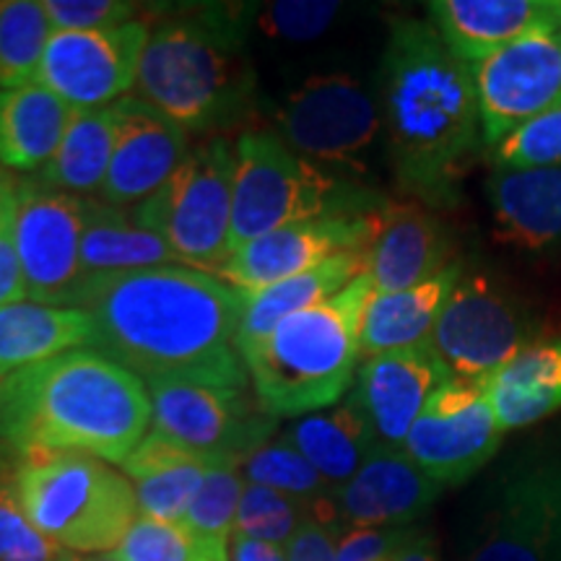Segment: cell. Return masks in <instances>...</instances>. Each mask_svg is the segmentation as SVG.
Listing matches in <instances>:
<instances>
[{"label": "cell", "instance_id": "7bdbcfd3", "mask_svg": "<svg viewBox=\"0 0 561 561\" xmlns=\"http://www.w3.org/2000/svg\"><path fill=\"white\" fill-rule=\"evenodd\" d=\"M24 299L26 284L16 248V187H13L0 201V310Z\"/></svg>", "mask_w": 561, "mask_h": 561}, {"label": "cell", "instance_id": "5bb4252c", "mask_svg": "<svg viewBox=\"0 0 561 561\" xmlns=\"http://www.w3.org/2000/svg\"><path fill=\"white\" fill-rule=\"evenodd\" d=\"M479 100L483 149L533 117L561 107V24L541 26L528 37L471 66Z\"/></svg>", "mask_w": 561, "mask_h": 561}, {"label": "cell", "instance_id": "e575fe53", "mask_svg": "<svg viewBox=\"0 0 561 561\" xmlns=\"http://www.w3.org/2000/svg\"><path fill=\"white\" fill-rule=\"evenodd\" d=\"M310 520H314L310 504L294 500L289 494H280L276 489L248 483L240 512H237L234 533L286 549L291 538Z\"/></svg>", "mask_w": 561, "mask_h": 561}, {"label": "cell", "instance_id": "d6a6232c", "mask_svg": "<svg viewBox=\"0 0 561 561\" xmlns=\"http://www.w3.org/2000/svg\"><path fill=\"white\" fill-rule=\"evenodd\" d=\"M50 37L42 0H0V89L37 81Z\"/></svg>", "mask_w": 561, "mask_h": 561}, {"label": "cell", "instance_id": "30bf717a", "mask_svg": "<svg viewBox=\"0 0 561 561\" xmlns=\"http://www.w3.org/2000/svg\"><path fill=\"white\" fill-rule=\"evenodd\" d=\"M146 388L151 396L153 430L210 466H242L244 458L276 434V416L257 403L250 382L170 375L146 380Z\"/></svg>", "mask_w": 561, "mask_h": 561}, {"label": "cell", "instance_id": "3957f363", "mask_svg": "<svg viewBox=\"0 0 561 561\" xmlns=\"http://www.w3.org/2000/svg\"><path fill=\"white\" fill-rule=\"evenodd\" d=\"M146 382L94 348L68 351L0 380V447L125 462L151 424Z\"/></svg>", "mask_w": 561, "mask_h": 561}, {"label": "cell", "instance_id": "4dcf8cb0", "mask_svg": "<svg viewBox=\"0 0 561 561\" xmlns=\"http://www.w3.org/2000/svg\"><path fill=\"white\" fill-rule=\"evenodd\" d=\"M115 149V107L73 110L60 149L39 172V182L70 195L102 193Z\"/></svg>", "mask_w": 561, "mask_h": 561}, {"label": "cell", "instance_id": "f907efd6", "mask_svg": "<svg viewBox=\"0 0 561 561\" xmlns=\"http://www.w3.org/2000/svg\"><path fill=\"white\" fill-rule=\"evenodd\" d=\"M557 16H559V21H561V0H557Z\"/></svg>", "mask_w": 561, "mask_h": 561}, {"label": "cell", "instance_id": "7c38bea8", "mask_svg": "<svg viewBox=\"0 0 561 561\" xmlns=\"http://www.w3.org/2000/svg\"><path fill=\"white\" fill-rule=\"evenodd\" d=\"M276 133L299 157L362 170L382 133L380 104L343 73L312 76L273 112Z\"/></svg>", "mask_w": 561, "mask_h": 561}, {"label": "cell", "instance_id": "7a4b0ae2", "mask_svg": "<svg viewBox=\"0 0 561 561\" xmlns=\"http://www.w3.org/2000/svg\"><path fill=\"white\" fill-rule=\"evenodd\" d=\"M377 104L398 187L426 208H455L483 149L471 66L432 24L392 21Z\"/></svg>", "mask_w": 561, "mask_h": 561}, {"label": "cell", "instance_id": "8992f818", "mask_svg": "<svg viewBox=\"0 0 561 561\" xmlns=\"http://www.w3.org/2000/svg\"><path fill=\"white\" fill-rule=\"evenodd\" d=\"M13 491L34 528L70 553H107L138 520L130 481L83 453L13 460Z\"/></svg>", "mask_w": 561, "mask_h": 561}, {"label": "cell", "instance_id": "f546056e", "mask_svg": "<svg viewBox=\"0 0 561 561\" xmlns=\"http://www.w3.org/2000/svg\"><path fill=\"white\" fill-rule=\"evenodd\" d=\"M161 265H182V261L159 234L140 229L123 208L89 201L81 237V280Z\"/></svg>", "mask_w": 561, "mask_h": 561}, {"label": "cell", "instance_id": "d590c367", "mask_svg": "<svg viewBox=\"0 0 561 561\" xmlns=\"http://www.w3.org/2000/svg\"><path fill=\"white\" fill-rule=\"evenodd\" d=\"M244 486H248V481H244L240 466H234V462L208 466L182 525H187L195 533H203V536L227 538L229 541L237 528V512H240Z\"/></svg>", "mask_w": 561, "mask_h": 561}, {"label": "cell", "instance_id": "9a60e30c", "mask_svg": "<svg viewBox=\"0 0 561 561\" xmlns=\"http://www.w3.org/2000/svg\"><path fill=\"white\" fill-rule=\"evenodd\" d=\"M504 432L481 380L453 377L413 421L403 450L442 486L468 481L494 458Z\"/></svg>", "mask_w": 561, "mask_h": 561}, {"label": "cell", "instance_id": "277c9868", "mask_svg": "<svg viewBox=\"0 0 561 561\" xmlns=\"http://www.w3.org/2000/svg\"><path fill=\"white\" fill-rule=\"evenodd\" d=\"M240 11L198 9L153 26L136 91L187 133L242 121L255 91Z\"/></svg>", "mask_w": 561, "mask_h": 561}, {"label": "cell", "instance_id": "f35d334b", "mask_svg": "<svg viewBox=\"0 0 561 561\" xmlns=\"http://www.w3.org/2000/svg\"><path fill=\"white\" fill-rule=\"evenodd\" d=\"M62 549L34 528L13 491V466L0 471V561H68Z\"/></svg>", "mask_w": 561, "mask_h": 561}, {"label": "cell", "instance_id": "681fc988", "mask_svg": "<svg viewBox=\"0 0 561 561\" xmlns=\"http://www.w3.org/2000/svg\"><path fill=\"white\" fill-rule=\"evenodd\" d=\"M13 187H16V180L11 178L9 170H3V167H0V201H3L5 195L13 191Z\"/></svg>", "mask_w": 561, "mask_h": 561}, {"label": "cell", "instance_id": "484cf974", "mask_svg": "<svg viewBox=\"0 0 561 561\" xmlns=\"http://www.w3.org/2000/svg\"><path fill=\"white\" fill-rule=\"evenodd\" d=\"M462 273L466 263L455 261L434 278L411 289L371 294L362 320V359L430 341L442 307L447 305Z\"/></svg>", "mask_w": 561, "mask_h": 561}, {"label": "cell", "instance_id": "83f0119b", "mask_svg": "<svg viewBox=\"0 0 561 561\" xmlns=\"http://www.w3.org/2000/svg\"><path fill=\"white\" fill-rule=\"evenodd\" d=\"M481 382L502 432L551 416L561 409V335L530 343Z\"/></svg>", "mask_w": 561, "mask_h": 561}, {"label": "cell", "instance_id": "5b68a950", "mask_svg": "<svg viewBox=\"0 0 561 561\" xmlns=\"http://www.w3.org/2000/svg\"><path fill=\"white\" fill-rule=\"evenodd\" d=\"M375 286L367 273L301 310L242 351L257 403L271 416H307L341 403L362 364V320Z\"/></svg>", "mask_w": 561, "mask_h": 561}, {"label": "cell", "instance_id": "44dd1931", "mask_svg": "<svg viewBox=\"0 0 561 561\" xmlns=\"http://www.w3.org/2000/svg\"><path fill=\"white\" fill-rule=\"evenodd\" d=\"M453 263L450 234L430 208L416 201L382 208L380 231L367 255V276L375 294L411 289Z\"/></svg>", "mask_w": 561, "mask_h": 561}, {"label": "cell", "instance_id": "6da1fadb", "mask_svg": "<svg viewBox=\"0 0 561 561\" xmlns=\"http://www.w3.org/2000/svg\"><path fill=\"white\" fill-rule=\"evenodd\" d=\"M94 320V351L140 380L170 375L250 382L234 346L244 291L187 265L83 278L73 305Z\"/></svg>", "mask_w": 561, "mask_h": 561}, {"label": "cell", "instance_id": "ac0fdd59", "mask_svg": "<svg viewBox=\"0 0 561 561\" xmlns=\"http://www.w3.org/2000/svg\"><path fill=\"white\" fill-rule=\"evenodd\" d=\"M115 149L102 201L110 206H138L178 172L191 153L187 130L138 96L115 104Z\"/></svg>", "mask_w": 561, "mask_h": 561}, {"label": "cell", "instance_id": "1f68e13d", "mask_svg": "<svg viewBox=\"0 0 561 561\" xmlns=\"http://www.w3.org/2000/svg\"><path fill=\"white\" fill-rule=\"evenodd\" d=\"M240 471L248 483L276 489L280 494H289L294 500L310 504L314 520L341 528L339 510H335V489L314 471L312 462L284 434L265 442L250 458H244Z\"/></svg>", "mask_w": 561, "mask_h": 561}, {"label": "cell", "instance_id": "d4e9b609", "mask_svg": "<svg viewBox=\"0 0 561 561\" xmlns=\"http://www.w3.org/2000/svg\"><path fill=\"white\" fill-rule=\"evenodd\" d=\"M94 341L96 328L87 310L16 301L0 310V377L68 351L94 348Z\"/></svg>", "mask_w": 561, "mask_h": 561}, {"label": "cell", "instance_id": "7dc6e473", "mask_svg": "<svg viewBox=\"0 0 561 561\" xmlns=\"http://www.w3.org/2000/svg\"><path fill=\"white\" fill-rule=\"evenodd\" d=\"M385 561H439L437 541L426 530L416 528L409 536V541Z\"/></svg>", "mask_w": 561, "mask_h": 561}, {"label": "cell", "instance_id": "52a82bcc", "mask_svg": "<svg viewBox=\"0 0 561 561\" xmlns=\"http://www.w3.org/2000/svg\"><path fill=\"white\" fill-rule=\"evenodd\" d=\"M364 210L369 206L362 193L291 151L273 128H252L237 138L231 252L289 224Z\"/></svg>", "mask_w": 561, "mask_h": 561}, {"label": "cell", "instance_id": "e0dca14e", "mask_svg": "<svg viewBox=\"0 0 561 561\" xmlns=\"http://www.w3.org/2000/svg\"><path fill=\"white\" fill-rule=\"evenodd\" d=\"M380 216L382 210H364L280 227L231 252L219 278L242 291H257L299 276L341 252H369L380 231Z\"/></svg>", "mask_w": 561, "mask_h": 561}, {"label": "cell", "instance_id": "4316f807", "mask_svg": "<svg viewBox=\"0 0 561 561\" xmlns=\"http://www.w3.org/2000/svg\"><path fill=\"white\" fill-rule=\"evenodd\" d=\"M367 255L369 252L362 250L341 252L299 276L278 280V284L257 291H244V312L234 339L237 351L242 354L257 341H263L278 322L301 310H310L346 289L356 276L367 273Z\"/></svg>", "mask_w": 561, "mask_h": 561}, {"label": "cell", "instance_id": "cb8c5ba5", "mask_svg": "<svg viewBox=\"0 0 561 561\" xmlns=\"http://www.w3.org/2000/svg\"><path fill=\"white\" fill-rule=\"evenodd\" d=\"M284 437L339 491L380 447L375 426L354 392L341 403L294 421Z\"/></svg>", "mask_w": 561, "mask_h": 561}, {"label": "cell", "instance_id": "f1b7e54d", "mask_svg": "<svg viewBox=\"0 0 561 561\" xmlns=\"http://www.w3.org/2000/svg\"><path fill=\"white\" fill-rule=\"evenodd\" d=\"M70 115L73 110L37 81L0 89V167L16 172L45 170L60 149Z\"/></svg>", "mask_w": 561, "mask_h": 561}, {"label": "cell", "instance_id": "bcb514c9", "mask_svg": "<svg viewBox=\"0 0 561 561\" xmlns=\"http://www.w3.org/2000/svg\"><path fill=\"white\" fill-rule=\"evenodd\" d=\"M229 559L231 561H289L284 546L255 541V538L242 536V533H231Z\"/></svg>", "mask_w": 561, "mask_h": 561}, {"label": "cell", "instance_id": "b9f144b4", "mask_svg": "<svg viewBox=\"0 0 561 561\" xmlns=\"http://www.w3.org/2000/svg\"><path fill=\"white\" fill-rule=\"evenodd\" d=\"M198 460H203L201 455L191 453L187 447H182L180 442H174L172 437H167V434L153 430L146 434V437L136 445V450L125 458L123 471L128 479L140 481V479H151V476L174 471V468L187 466V462H198Z\"/></svg>", "mask_w": 561, "mask_h": 561}, {"label": "cell", "instance_id": "8d00e7d4", "mask_svg": "<svg viewBox=\"0 0 561 561\" xmlns=\"http://www.w3.org/2000/svg\"><path fill=\"white\" fill-rule=\"evenodd\" d=\"M491 164L502 170H541L561 167V107L533 117L489 151Z\"/></svg>", "mask_w": 561, "mask_h": 561}, {"label": "cell", "instance_id": "ffe728a7", "mask_svg": "<svg viewBox=\"0 0 561 561\" xmlns=\"http://www.w3.org/2000/svg\"><path fill=\"white\" fill-rule=\"evenodd\" d=\"M442 486L424 473L405 450L380 445L359 473L335 491L343 530L409 528L439 500Z\"/></svg>", "mask_w": 561, "mask_h": 561}, {"label": "cell", "instance_id": "2e32d148", "mask_svg": "<svg viewBox=\"0 0 561 561\" xmlns=\"http://www.w3.org/2000/svg\"><path fill=\"white\" fill-rule=\"evenodd\" d=\"M149 37L151 24L144 19L115 30L53 32L37 83L60 96L70 110L110 107L136 89Z\"/></svg>", "mask_w": 561, "mask_h": 561}, {"label": "cell", "instance_id": "c3c4849f", "mask_svg": "<svg viewBox=\"0 0 561 561\" xmlns=\"http://www.w3.org/2000/svg\"><path fill=\"white\" fill-rule=\"evenodd\" d=\"M68 561H123V559L112 551V553H70Z\"/></svg>", "mask_w": 561, "mask_h": 561}, {"label": "cell", "instance_id": "9c48e42d", "mask_svg": "<svg viewBox=\"0 0 561 561\" xmlns=\"http://www.w3.org/2000/svg\"><path fill=\"white\" fill-rule=\"evenodd\" d=\"M460 561H561V447L504 468L483 494Z\"/></svg>", "mask_w": 561, "mask_h": 561}, {"label": "cell", "instance_id": "603a6c76", "mask_svg": "<svg viewBox=\"0 0 561 561\" xmlns=\"http://www.w3.org/2000/svg\"><path fill=\"white\" fill-rule=\"evenodd\" d=\"M486 201L500 242L528 252L561 248V167L494 170Z\"/></svg>", "mask_w": 561, "mask_h": 561}, {"label": "cell", "instance_id": "816d5d0a", "mask_svg": "<svg viewBox=\"0 0 561 561\" xmlns=\"http://www.w3.org/2000/svg\"><path fill=\"white\" fill-rule=\"evenodd\" d=\"M0 380H3V377H0Z\"/></svg>", "mask_w": 561, "mask_h": 561}, {"label": "cell", "instance_id": "836d02e7", "mask_svg": "<svg viewBox=\"0 0 561 561\" xmlns=\"http://www.w3.org/2000/svg\"><path fill=\"white\" fill-rule=\"evenodd\" d=\"M123 561H231L227 538H210L182 523L138 517L115 549Z\"/></svg>", "mask_w": 561, "mask_h": 561}, {"label": "cell", "instance_id": "ee69618b", "mask_svg": "<svg viewBox=\"0 0 561 561\" xmlns=\"http://www.w3.org/2000/svg\"><path fill=\"white\" fill-rule=\"evenodd\" d=\"M416 525L409 528H354L343 530L335 561H385L409 541Z\"/></svg>", "mask_w": 561, "mask_h": 561}, {"label": "cell", "instance_id": "74e56055", "mask_svg": "<svg viewBox=\"0 0 561 561\" xmlns=\"http://www.w3.org/2000/svg\"><path fill=\"white\" fill-rule=\"evenodd\" d=\"M208 466L210 462L206 460L187 462L174 471L136 481L133 491H136L138 517H149V520L159 523H185L187 510L198 494Z\"/></svg>", "mask_w": 561, "mask_h": 561}, {"label": "cell", "instance_id": "f6af8a7d", "mask_svg": "<svg viewBox=\"0 0 561 561\" xmlns=\"http://www.w3.org/2000/svg\"><path fill=\"white\" fill-rule=\"evenodd\" d=\"M341 533L343 528L335 525L310 520L286 546V557L289 561H335Z\"/></svg>", "mask_w": 561, "mask_h": 561}, {"label": "cell", "instance_id": "d6986e66", "mask_svg": "<svg viewBox=\"0 0 561 561\" xmlns=\"http://www.w3.org/2000/svg\"><path fill=\"white\" fill-rule=\"evenodd\" d=\"M447 380H453V371L426 341L362 359L351 392L369 416L380 445L403 450L413 421Z\"/></svg>", "mask_w": 561, "mask_h": 561}, {"label": "cell", "instance_id": "60d3db41", "mask_svg": "<svg viewBox=\"0 0 561 561\" xmlns=\"http://www.w3.org/2000/svg\"><path fill=\"white\" fill-rule=\"evenodd\" d=\"M53 32L115 30L138 19V5L128 0H42Z\"/></svg>", "mask_w": 561, "mask_h": 561}, {"label": "cell", "instance_id": "7402d4cb", "mask_svg": "<svg viewBox=\"0 0 561 561\" xmlns=\"http://www.w3.org/2000/svg\"><path fill=\"white\" fill-rule=\"evenodd\" d=\"M426 11L442 42L468 66L541 26L561 24L557 0H434Z\"/></svg>", "mask_w": 561, "mask_h": 561}, {"label": "cell", "instance_id": "ba28073f", "mask_svg": "<svg viewBox=\"0 0 561 561\" xmlns=\"http://www.w3.org/2000/svg\"><path fill=\"white\" fill-rule=\"evenodd\" d=\"M231 195L234 149L227 138H210L191 149L151 198L133 206L130 219L159 234L182 265L219 276L231 255Z\"/></svg>", "mask_w": 561, "mask_h": 561}, {"label": "cell", "instance_id": "4fadbf2b", "mask_svg": "<svg viewBox=\"0 0 561 561\" xmlns=\"http://www.w3.org/2000/svg\"><path fill=\"white\" fill-rule=\"evenodd\" d=\"M89 198L42 182H16V248L26 297L70 307L81 286V237Z\"/></svg>", "mask_w": 561, "mask_h": 561}, {"label": "cell", "instance_id": "8fae6325", "mask_svg": "<svg viewBox=\"0 0 561 561\" xmlns=\"http://www.w3.org/2000/svg\"><path fill=\"white\" fill-rule=\"evenodd\" d=\"M430 343L462 380H483L536 343L525 307L481 271H466L442 307Z\"/></svg>", "mask_w": 561, "mask_h": 561}, {"label": "cell", "instance_id": "ab89813d", "mask_svg": "<svg viewBox=\"0 0 561 561\" xmlns=\"http://www.w3.org/2000/svg\"><path fill=\"white\" fill-rule=\"evenodd\" d=\"M343 5L322 0H284L268 3L261 11V30L271 37L310 42L333 24Z\"/></svg>", "mask_w": 561, "mask_h": 561}]
</instances>
